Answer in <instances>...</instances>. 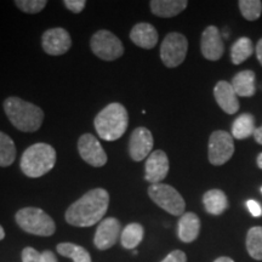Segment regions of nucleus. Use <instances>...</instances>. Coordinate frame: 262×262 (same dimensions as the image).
Instances as JSON below:
<instances>
[{
  "mask_svg": "<svg viewBox=\"0 0 262 262\" xmlns=\"http://www.w3.org/2000/svg\"><path fill=\"white\" fill-rule=\"evenodd\" d=\"M110 205V193L104 188H94L70 205L66 221L75 227H91L102 221Z\"/></svg>",
  "mask_w": 262,
  "mask_h": 262,
  "instance_id": "nucleus-1",
  "label": "nucleus"
},
{
  "mask_svg": "<svg viewBox=\"0 0 262 262\" xmlns=\"http://www.w3.org/2000/svg\"><path fill=\"white\" fill-rule=\"evenodd\" d=\"M3 108L10 123L22 133L38 131L44 122V111L37 104L22 100L21 97H8L3 102Z\"/></svg>",
  "mask_w": 262,
  "mask_h": 262,
  "instance_id": "nucleus-2",
  "label": "nucleus"
},
{
  "mask_svg": "<svg viewBox=\"0 0 262 262\" xmlns=\"http://www.w3.org/2000/svg\"><path fill=\"white\" fill-rule=\"evenodd\" d=\"M94 126L100 139L108 142L117 141L129 126V113L122 103L112 102L95 117Z\"/></svg>",
  "mask_w": 262,
  "mask_h": 262,
  "instance_id": "nucleus-3",
  "label": "nucleus"
},
{
  "mask_svg": "<svg viewBox=\"0 0 262 262\" xmlns=\"http://www.w3.org/2000/svg\"><path fill=\"white\" fill-rule=\"evenodd\" d=\"M56 150L49 143L38 142L29 146L19 160L21 171L27 178L38 179L47 175L55 168Z\"/></svg>",
  "mask_w": 262,
  "mask_h": 262,
  "instance_id": "nucleus-4",
  "label": "nucleus"
},
{
  "mask_svg": "<svg viewBox=\"0 0 262 262\" xmlns=\"http://www.w3.org/2000/svg\"><path fill=\"white\" fill-rule=\"evenodd\" d=\"M16 224L22 231L39 237H50L56 232V225L52 217L40 208H22L15 215Z\"/></svg>",
  "mask_w": 262,
  "mask_h": 262,
  "instance_id": "nucleus-5",
  "label": "nucleus"
},
{
  "mask_svg": "<svg viewBox=\"0 0 262 262\" xmlns=\"http://www.w3.org/2000/svg\"><path fill=\"white\" fill-rule=\"evenodd\" d=\"M148 195L159 208L169 214L180 216V217L185 214V199L172 186L163 182L150 185L148 187Z\"/></svg>",
  "mask_w": 262,
  "mask_h": 262,
  "instance_id": "nucleus-6",
  "label": "nucleus"
},
{
  "mask_svg": "<svg viewBox=\"0 0 262 262\" xmlns=\"http://www.w3.org/2000/svg\"><path fill=\"white\" fill-rule=\"evenodd\" d=\"M90 49L95 56L103 61H116L124 55L122 40L112 32L101 29L90 39Z\"/></svg>",
  "mask_w": 262,
  "mask_h": 262,
  "instance_id": "nucleus-7",
  "label": "nucleus"
},
{
  "mask_svg": "<svg viewBox=\"0 0 262 262\" xmlns=\"http://www.w3.org/2000/svg\"><path fill=\"white\" fill-rule=\"evenodd\" d=\"M188 51V40L179 32L169 33L160 45V60L168 68H176L183 63Z\"/></svg>",
  "mask_w": 262,
  "mask_h": 262,
  "instance_id": "nucleus-8",
  "label": "nucleus"
},
{
  "mask_svg": "<svg viewBox=\"0 0 262 262\" xmlns=\"http://www.w3.org/2000/svg\"><path fill=\"white\" fill-rule=\"evenodd\" d=\"M234 153L233 136L227 131L216 130L210 135L208 147V158L212 165H224Z\"/></svg>",
  "mask_w": 262,
  "mask_h": 262,
  "instance_id": "nucleus-9",
  "label": "nucleus"
},
{
  "mask_svg": "<svg viewBox=\"0 0 262 262\" xmlns=\"http://www.w3.org/2000/svg\"><path fill=\"white\" fill-rule=\"evenodd\" d=\"M78 152L81 159L94 168H102L107 164L106 150L93 134H84L78 140Z\"/></svg>",
  "mask_w": 262,
  "mask_h": 262,
  "instance_id": "nucleus-10",
  "label": "nucleus"
},
{
  "mask_svg": "<svg viewBox=\"0 0 262 262\" xmlns=\"http://www.w3.org/2000/svg\"><path fill=\"white\" fill-rule=\"evenodd\" d=\"M72 47V38L68 31L62 27H55L45 31L41 35V48L50 56H61L68 52Z\"/></svg>",
  "mask_w": 262,
  "mask_h": 262,
  "instance_id": "nucleus-11",
  "label": "nucleus"
},
{
  "mask_svg": "<svg viewBox=\"0 0 262 262\" xmlns=\"http://www.w3.org/2000/svg\"><path fill=\"white\" fill-rule=\"evenodd\" d=\"M155 140L152 133L145 126H139L131 133L129 139V156L134 162H142L152 153Z\"/></svg>",
  "mask_w": 262,
  "mask_h": 262,
  "instance_id": "nucleus-12",
  "label": "nucleus"
},
{
  "mask_svg": "<svg viewBox=\"0 0 262 262\" xmlns=\"http://www.w3.org/2000/svg\"><path fill=\"white\" fill-rule=\"evenodd\" d=\"M122 225L116 217L103 219L100 222L94 237V244L98 250H108L116 245L122 234Z\"/></svg>",
  "mask_w": 262,
  "mask_h": 262,
  "instance_id": "nucleus-13",
  "label": "nucleus"
},
{
  "mask_svg": "<svg viewBox=\"0 0 262 262\" xmlns=\"http://www.w3.org/2000/svg\"><path fill=\"white\" fill-rule=\"evenodd\" d=\"M170 169L169 158L166 153L162 149L153 150L145 164V180L150 185L162 183L168 176Z\"/></svg>",
  "mask_w": 262,
  "mask_h": 262,
  "instance_id": "nucleus-14",
  "label": "nucleus"
},
{
  "mask_svg": "<svg viewBox=\"0 0 262 262\" xmlns=\"http://www.w3.org/2000/svg\"><path fill=\"white\" fill-rule=\"evenodd\" d=\"M201 50L203 56L209 61H217L222 57L225 45L217 27L209 26L204 29L201 38Z\"/></svg>",
  "mask_w": 262,
  "mask_h": 262,
  "instance_id": "nucleus-15",
  "label": "nucleus"
},
{
  "mask_svg": "<svg viewBox=\"0 0 262 262\" xmlns=\"http://www.w3.org/2000/svg\"><path fill=\"white\" fill-rule=\"evenodd\" d=\"M130 40L136 47L150 50L158 44L159 35L155 26L147 24V22H140L134 26L130 31Z\"/></svg>",
  "mask_w": 262,
  "mask_h": 262,
  "instance_id": "nucleus-16",
  "label": "nucleus"
},
{
  "mask_svg": "<svg viewBox=\"0 0 262 262\" xmlns=\"http://www.w3.org/2000/svg\"><path fill=\"white\" fill-rule=\"evenodd\" d=\"M214 96L216 102L224 112L227 114H234L239 110V101L235 91L228 81L221 80L215 85Z\"/></svg>",
  "mask_w": 262,
  "mask_h": 262,
  "instance_id": "nucleus-17",
  "label": "nucleus"
},
{
  "mask_svg": "<svg viewBox=\"0 0 262 262\" xmlns=\"http://www.w3.org/2000/svg\"><path fill=\"white\" fill-rule=\"evenodd\" d=\"M201 232V220L194 212H185L178 224L179 239L183 243H192Z\"/></svg>",
  "mask_w": 262,
  "mask_h": 262,
  "instance_id": "nucleus-18",
  "label": "nucleus"
},
{
  "mask_svg": "<svg viewBox=\"0 0 262 262\" xmlns=\"http://www.w3.org/2000/svg\"><path fill=\"white\" fill-rule=\"evenodd\" d=\"M187 5V0H152L149 3L152 14L162 18L175 17L186 10Z\"/></svg>",
  "mask_w": 262,
  "mask_h": 262,
  "instance_id": "nucleus-19",
  "label": "nucleus"
},
{
  "mask_svg": "<svg viewBox=\"0 0 262 262\" xmlns=\"http://www.w3.org/2000/svg\"><path fill=\"white\" fill-rule=\"evenodd\" d=\"M256 77L253 71H242L237 73L232 79V86L237 96L251 97L256 93Z\"/></svg>",
  "mask_w": 262,
  "mask_h": 262,
  "instance_id": "nucleus-20",
  "label": "nucleus"
},
{
  "mask_svg": "<svg viewBox=\"0 0 262 262\" xmlns=\"http://www.w3.org/2000/svg\"><path fill=\"white\" fill-rule=\"evenodd\" d=\"M203 204L209 214L219 216L227 210L228 199L221 189H210L203 195Z\"/></svg>",
  "mask_w": 262,
  "mask_h": 262,
  "instance_id": "nucleus-21",
  "label": "nucleus"
},
{
  "mask_svg": "<svg viewBox=\"0 0 262 262\" xmlns=\"http://www.w3.org/2000/svg\"><path fill=\"white\" fill-rule=\"evenodd\" d=\"M143 235H145V229L142 225L133 222L123 228L120 234V243L125 249H135L142 242Z\"/></svg>",
  "mask_w": 262,
  "mask_h": 262,
  "instance_id": "nucleus-22",
  "label": "nucleus"
},
{
  "mask_svg": "<svg viewBox=\"0 0 262 262\" xmlns=\"http://www.w3.org/2000/svg\"><path fill=\"white\" fill-rule=\"evenodd\" d=\"M255 130V118L251 114H242L234 120L232 125V136L237 140H244L254 135Z\"/></svg>",
  "mask_w": 262,
  "mask_h": 262,
  "instance_id": "nucleus-23",
  "label": "nucleus"
},
{
  "mask_svg": "<svg viewBox=\"0 0 262 262\" xmlns=\"http://www.w3.org/2000/svg\"><path fill=\"white\" fill-rule=\"evenodd\" d=\"M16 146L14 140L10 137L8 134L0 131V168H6L15 162Z\"/></svg>",
  "mask_w": 262,
  "mask_h": 262,
  "instance_id": "nucleus-24",
  "label": "nucleus"
},
{
  "mask_svg": "<svg viewBox=\"0 0 262 262\" xmlns=\"http://www.w3.org/2000/svg\"><path fill=\"white\" fill-rule=\"evenodd\" d=\"M61 256L71 258L73 262H91L89 251L80 245L73 243H60L56 248Z\"/></svg>",
  "mask_w": 262,
  "mask_h": 262,
  "instance_id": "nucleus-25",
  "label": "nucleus"
},
{
  "mask_svg": "<svg viewBox=\"0 0 262 262\" xmlns=\"http://www.w3.org/2000/svg\"><path fill=\"white\" fill-rule=\"evenodd\" d=\"M253 41L247 37L239 38L231 49V60L234 64H241L253 55Z\"/></svg>",
  "mask_w": 262,
  "mask_h": 262,
  "instance_id": "nucleus-26",
  "label": "nucleus"
},
{
  "mask_svg": "<svg viewBox=\"0 0 262 262\" xmlns=\"http://www.w3.org/2000/svg\"><path fill=\"white\" fill-rule=\"evenodd\" d=\"M247 250L251 257L262 261V227L255 226L247 234Z\"/></svg>",
  "mask_w": 262,
  "mask_h": 262,
  "instance_id": "nucleus-27",
  "label": "nucleus"
},
{
  "mask_svg": "<svg viewBox=\"0 0 262 262\" xmlns=\"http://www.w3.org/2000/svg\"><path fill=\"white\" fill-rule=\"evenodd\" d=\"M238 5L242 15L248 21H256L261 16L262 3L260 0H241Z\"/></svg>",
  "mask_w": 262,
  "mask_h": 262,
  "instance_id": "nucleus-28",
  "label": "nucleus"
},
{
  "mask_svg": "<svg viewBox=\"0 0 262 262\" xmlns=\"http://www.w3.org/2000/svg\"><path fill=\"white\" fill-rule=\"evenodd\" d=\"M15 5L26 14L35 15L42 11L48 5L47 0H16Z\"/></svg>",
  "mask_w": 262,
  "mask_h": 262,
  "instance_id": "nucleus-29",
  "label": "nucleus"
},
{
  "mask_svg": "<svg viewBox=\"0 0 262 262\" xmlns=\"http://www.w3.org/2000/svg\"><path fill=\"white\" fill-rule=\"evenodd\" d=\"M22 262H42L41 253H39L34 248H25L22 250Z\"/></svg>",
  "mask_w": 262,
  "mask_h": 262,
  "instance_id": "nucleus-30",
  "label": "nucleus"
},
{
  "mask_svg": "<svg viewBox=\"0 0 262 262\" xmlns=\"http://www.w3.org/2000/svg\"><path fill=\"white\" fill-rule=\"evenodd\" d=\"M63 4L66 8L73 12V14H80V12L85 9L86 2H85V0H64Z\"/></svg>",
  "mask_w": 262,
  "mask_h": 262,
  "instance_id": "nucleus-31",
  "label": "nucleus"
},
{
  "mask_svg": "<svg viewBox=\"0 0 262 262\" xmlns=\"http://www.w3.org/2000/svg\"><path fill=\"white\" fill-rule=\"evenodd\" d=\"M160 262H187V256L181 250H173Z\"/></svg>",
  "mask_w": 262,
  "mask_h": 262,
  "instance_id": "nucleus-32",
  "label": "nucleus"
},
{
  "mask_svg": "<svg viewBox=\"0 0 262 262\" xmlns=\"http://www.w3.org/2000/svg\"><path fill=\"white\" fill-rule=\"evenodd\" d=\"M247 208L254 217H260V216H262V206L260 203L254 201V199H249L247 202Z\"/></svg>",
  "mask_w": 262,
  "mask_h": 262,
  "instance_id": "nucleus-33",
  "label": "nucleus"
},
{
  "mask_svg": "<svg viewBox=\"0 0 262 262\" xmlns=\"http://www.w3.org/2000/svg\"><path fill=\"white\" fill-rule=\"evenodd\" d=\"M41 257H42V262H58L55 254L50 250H45L41 253Z\"/></svg>",
  "mask_w": 262,
  "mask_h": 262,
  "instance_id": "nucleus-34",
  "label": "nucleus"
},
{
  "mask_svg": "<svg viewBox=\"0 0 262 262\" xmlns=\"http://www.w3.org/2000/svg\"><path fill=\"white\" fill-rule=\"evenodd\" d=\"M256 56H257L258 62H260L262 66V38L258 40L257 45H256Z\"/></svg>",
  "mask_w": 262,
  "mask_h": 262,
  "instance_id": "nucleus-35",
  "label": "nucleus"
},
{
  "mask_svg": "<svg viewBox=\"0 0 262 262\" xmlns=\"http://www.w3.org/2000/svg\"><path fill=\"white\" fill-rule=\"evenodd\" d=\"M254 139H255V141H256L257 143H260V145H262V126L257 127V129L255 130Z\"/></svg>",
  "mask_w": 262,
  "mask_h": 262,
  "instance_id": "nucleus-36",
  "label": "nucleus"
},
{
  "mask_svg": "<svg viewBox=\"0 0 262 262\" xmlns=\"http://www.w3.org/2000/svg\"><path fill=\"white\" fill-rule=\"evenodd\" d=\"M214 262H234L232 260L231 257H227V256H221V257H217Z\"/></svg>",
  "mask_w": 262,
  "mask_h": 262,
  "instance_id": "nucleus-37",
  "label": "nucleus"
},
{
  "mask_svg": "<svg viewBox=\"0 0 262 262\" xmlns=\"http://www.w3.org/2000/svg\"><path fill=\"white\" fill-rule=\"evenodd\" d=\"M4 238H5V231L4 228H3V226L0 225V241H3Z\"/></svg>",
  "mask_w": 262,
  "mask_h": 262,
  "instance_id": "nucleus-38",
  "label": "nucleus"
},
{
  "mask_svg": "<svg viewBox=\"0 0 262 262\" xmlns=\"http://www.w3.org/2000/svg\"><path fill=\"white\" fill-rule=\"evenodd\" d=\"M257 165H258V168L262 170V153L261 155H258V157H257Z\"/></svg>",
  "mask_w": 262,
  "mask_h": 262,
  "instance_id": "nucleus-39",
  "label": "nucleus"
},
{
  "mask_svg": "<svg viewBox=\"0 0 262 262\" xmlns=\"http://www.w3.org/2000/svg\"><path fill=\"white\" fill-rule=\"evenodd\" d=\"M261 192H262V187H261Z\"/></svg>",
  "mask_w": 262,
  "mask_h": 262,
  "instance_id": "nucleus-40",
  "label": "nucleus"
}]
</instances>
